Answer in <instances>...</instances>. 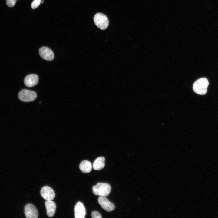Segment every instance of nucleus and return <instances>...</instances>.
<instances>
[{
  "label": "nucleus",
  "mask_w": 218,
  "mask_h": 218,
  "mask_svg": "<svg viewBox=\"0 0 218 218\" xmlns=\"http://www.w3.org/2000/svg\"><path fill=\"white\" fill-rule=\"evenodd\" d=\"M94 22L95 25L101 30L106 29L109 25L107 17L104 14L98 13L96 14L94 18Z\"/></svg>",
  "instance_id": "7ed1b4c3"
},
{
  "label": "nucleus",
  "mask_w": 218,
  "mask_h": 218,
  "mask_svg": "<svg viewBox=\"0 0 218 218\" xmlns=\"http://www.w3.org/2000/svg\"><path fill=\"white\" fill-rule=\"evenodd\" d=\"M209 85L207 79L206 78H202L197 80L194 83L193 89L196 94L204 95L207 92V89Z\"/></svg>",
  "instance_id": "f257e3e1"
},
{
  "label": "nucleus",
  "mask_w": 218,
  "mask_h": 218,
  "mask_svg": "<svg viewBox=\"0 0 218 218\" xmlns=\"http://www.w3.org/2000/svg\"><path fill=\"white\" fill-rule=\"evenodd\" d=\"M39 52L40 56L45 60L51 61L53 60L54 58L53 52L47 47H41L39 49Z\"/></svg>",
  "instance_id": "423d86ee"
},
{
  "label": "nucleus",
  "mask_w": 218,
  "mask_h": 218,
  "mask_svg": "<svg viewBox=\"0 0 218 218\" xmlns=\"http://www.w3.org/2000/svg\"><path fill=\"white\" fill-rule=\"evenodd\" d=\"M25 213L27 218H37L38 216L37 210L33 205L31 204H27L25 206Z\"/></svg>",
  "instance_id": "6e6552de"
},
{
  "label": "nucleus",
  "mask_w": 218,
  "mask_h": 218,
  "mask_svg": "<svg viewBox=\"0 0 218 218\" xmlns=\"http://www.w3.org/2000/svg\"><path fill=\"white\" fill-rule=\"evenodd\" d=\"M98 201L101 206L107 211H112L115 208V206L113 203L110 202L105 197H99L98 199Z\"/></svg>",
  "instance_id": "39448f33"
},
{
  "label": "nucleus",
  "mask_w": 218,
  "mask_h": 218,
  "mask_svg": "<svg viewBox=\"0 0 218 218\" xmlns=\"http://www.w3.org/2000/svg\"><path fill=\"white\" fill-rule=\"evenodd\" d=\"M93 192L96 195L106 197L109 194L111 188L107 183H99L92 187Z\"/></svg>",
  "instance_id": "f03ea898"
},
{
  "label": "nucleus",
  "mask_w": 218,
  "mask_h": 218,
  "mask_svg": "<svg viewBox=\"0 0 218 218\" xmlns=\"http://www.w3.org/2000/svg\"><path fill=\"white\" fill-rule=\"evenodd\" d=\"M38 76L32 74L27 75L25 78L24 83L25 85L29 87H32L36 85L38 81Z\"/></svg>",
  "instance_id": "9d476101"
},
{
  "label": "nucleus",
  "mask_w": 218,
  "mask_h": 218,
  "mask_svg": "<svg viewBox=\"0 0 218 218\" xmlns=\"http://www.w3.org/2000/svg\"><path fill=\"white\" fill-rule=\"evenodd\" d=\"M79 168L83 173H88L90 172L91 170L92 165L89 161L86 160H83L80 163Z\"/></svg>",
  "instance_id": "ddd939ff"
},
{
  "label": "nucleus",
  "mask_w": 218,
  "mask_h": 218,
  "mask_svg": "<svg viewBox=\"0 0 218 218\" xmlns=\"http://www.w3.org/2000/svg\"><path fill=\"white\" fill-rule=\"evenodd\" d=\"M74 214L75 218H84L86 214V211L83 203L78 202L74 207Z\"/></svg>",
  "instance_id": "1a4fd4ad"
},
{
  "label": "nucleus",
  "mask_w": 218,
  "mask_h": 218,
  "mask_svg": "<svg viewBox=\"0 0 218 218\" xmlns=\"http://www.w3.org/2000/svg\"><path fill=\"white\" fill-rule=\"evenodd\" d=\"M41 0H34L31 4V7L33 9L38 7L41 4Z\"/></svg>",
  "instance_id": "4468645a"
},
{
  "label": "nucleus",
  "mask_w": 218,
  "mask_h": 218,
  "mask_svg": "<svg viewBox=\"0 0 218 218\" xmlns=\"http://www.w3.org/2000/svg\"><path fill=\"white\" fill-rule=\"evenodd\" d=\"M105 159L103 157H99L94 160L93 165V169L95 170H99L103 169L105 166Z\"/></svg>",
  "instance_id": "f8f14e48"
},
{
  "label": "nucleus",
  "mask_w": 218,
  "mask_h": 218,
  "mask_svg": "<svg viewBox=\"0 0 218 218\" xmlns=\"http://www.w3.org/2000/svg\"><path fill=\"white\" fill-rule=\"evenodd\" d=\"M44 0H41V4H42L44 2Z\"/></svg>",
  "instance_id": "f3484780"
},
{
  "label": "nucleus",
  "mask_w": 218,
  "mask_h": 218,
  "mask_svg": "<svg viewBox=\"0 0 218 218\" xmlns=\"http://www.w3.org/2000/svg\"><path fill=\"white\" fill-rule=\"evenodd\" d=\"M37 97V94L35 91L27 89L21 90L18 94L19 99L25 102L33 101L36 99Z\"/></svg>",
  "instance_id": "20e7f679"
},
{
  "label": "nucleus",
  "mask_w": 218,
  "mask_h": 218,
  "mask_svg": "<svg viewBox=\"0 0 218 218\" xmlns=\"http://www.w3.org/2000/svg\"><path fill=\"white\" fill-rule=\"evenodd\" d=\"M17 0H6L7 5L9 7H13L15 4Z\"/></svg>",
  "instance_id": "dca6fc26"
},
{
  "label": "nucleus",
  "mask_w": 218,
  "mask_h": 218,
  "mask_svg": "<svg viewBox=\"0 0 218 218\" xmlns=\"http://www.w3.org/2000/svg\"><path fill=\"white\" fill-rule=\"evenodd\" d=\"M92 217L93 218H102L100 214L97 211H93L91 214Z\"/></svg>",
  "instance_id": "2eb2a0df"
},
{
  "label": "nucleus",
  "mask_w": 218,
  "mask_h": 218,
  "mask_svg": "<svg viewBox=\"0 0 218 218\" xmlns=\"http://www.w3.org/2000/svg\"><path fill=\"white\" fill-rule=\"evenodd\" d=\"M45 204L48 216L50 217H53L54 214L56 209L55 203L51 200H47Z\"/></svg>",
  "instance_id": "9b49d317"
},
{
  "label": "nucleus",
  "mask_w": 218,
  "mask_h": 218,
  "mask_svg": "<svg viewBox=\"0 0 218 218\" xmlns=\"http://www.w3.org/2000/svg\"><path fill=\"white\" fill-rule=\"evenodd\" d=\"M40 193L42 197L46 200H52L55 197V193L50 187L45 186L41 189Z\"/></svg>",
  "instance_id": "0eeeda50"
}]
</instances>
